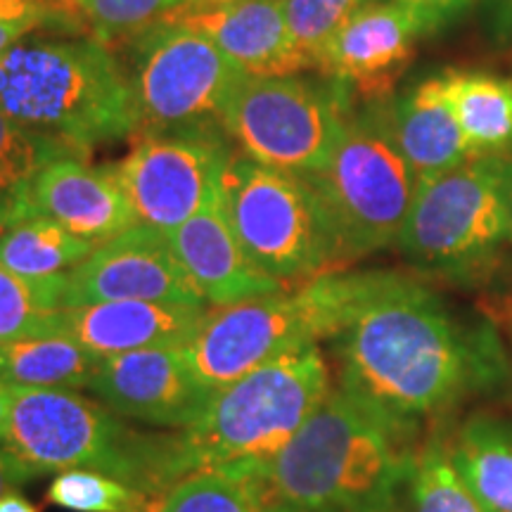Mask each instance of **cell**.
<instances>
[{"label": "cell", "instance_id": "cell-31", "mask_svg": "<svg viewBox=\"0 0 512 512\" xmlns=\"http://www.w3.org/2000/svg\"><path fill=\"white\" fill-rule=\"evenodd\" d=\"M370 3L373 0H285L287 29L309 69H318L332 38Z\"/></svg>", "mask_w": 512, "mask_h": 512}, {"label": "cell", "instance_id": "cell-7", "mask_svg": "<svg viewBox=\"0 0 512 512\" xmlns=\"http://www.w3.org/2000/svg\"><path fill=\"white\" fill-rule=\"evenodd\" d=\"M306 183L328 211L342 264L399 242L420 178L389 131L384 100L351 112L325 166Z\"/></svg>", "mask_w": 512, "mask_h": 512}, {"label": "cell", "instance_id": "cell-22", "mask_svg": "<svg viewBox=\"0 0 512 512\" xmlns=\"http://www.w3.org/2000/svg\"><path fill=\"white\" fill-rule=\"evenodd\" d=\"M448 93L472 157L512 150V79L482 69H446Z\"/></svg>", "mask_w": 512, "mask_h": 512}, {"label": "cell", "instance_id": "cell-11", "mask_svg": "<svg viewBox=\"0 0 512 512\" xmlns=\"http://www.w3.org/2000/svg\"><path fill=\"white\" fill-rule=\"evenodd\" d=\"M354 112L337 81L245 76L223 114V131L254 162L309 178L328 162Z\"/></svg>", "mask_w": 512, "mask_h": 512}, {"label": "cell", "instance_id": "cell-26", "mask_svg": "<svg viewBox=\"0 0 512 512\" xmlns=\"http://www.w3.org/2000/svg\"><path fill=\"white\" fill-rule=\"evenodd\" d=\"M268 503L266 465L235 463L181 479L164 496L159 512H261Z\"/></svg>", "mask_w": 512, "mask_h": 512}, {"label": "cell", "instance_id": "cell-25", "mask_svg": "<svg viewBox=\"0 0 512 512\" xmlns=\"http://www.w3.org/2000/svg\"><path fill=\"white\" fill-rule=\"evenodd\" d=\"M95 247L34 211L0 230V264L27 278H53L72 271Z\"/></svg>", "mask_w": 512, "mask_h": 512}, {"label": "cell", "instance_id": "cell-29", "mask_svg": "<svg viewBox=\"0 0 512 512\" xmlns=\"http://www.w3.org/2000/svg\"><path fill=\"white\" fill-rule=\"evenodd\" d=\"M413 512H486L453 463L446 441L432 437L415 456L411 479Z\"/></svg>", "mask_w": 512, "mask_h": 512}, {"label": "cell", "instance_id": "cell-35", "mask_svg": "<svg viewBox=\"0 0 512 512\" xmlns=\"http://www.w3.org/2000/svg\"><path fill=\"white\" fill-rule=\"evenodd\" d=\"M36 475L27 465H22L15 456H10L3 446H0V498L12 491H19V486L27 484Z\"/></svg>", "mask_w": 512, "mask_h": 512}, {"label": "cell", "instance_id": "cell-3", "mask_svg": "<svg viewBox=\"0 0 512 512\" xmlns=\"http://www.w3.org/2000/svg\"><path fill=\"white\" fill-rule=\"evenodd\" d=\"M0 114L86 157L95 145L133 138L124 64L86 36L29 34L0 55Z\"/></svg>", "mask_w": 512, "mask_h": 512}, {"label": "cell", "instance_id": "cell-16", "mask_svg": "<svg viewBox=\"0 0 512 512\" xmlns=\"http://www.w3.org/2000/svg\"><path fill=\"white\" fill-rule=\"evenodd\" d=\"M164 19L207 36L247 76H297L309 69L287 29L285 0L181 5Z\"/></svg>", "mask_w": 512, "mask_h": 512}, {"label": "cell", "instance_id": "cell-14", "mask_svg": "<svg viewBox=\"0 0 512 512\" xmlns=\"http://www.w3.org/2000/svg\"><path fill=\"white\" fill-rule=\"evenodd\" d=\"M88 392L121 418L166 430L192 425L214 396L190 370L183 347L105 356Z\"/></svg>", "mask_w": 512, "mask_h": 512}, {"label": "cell", "instance_id": "cell-9", "mask_svg": "<svg viewBox=\"0 0 512 512\" xmlns=\"http://www.w3.org/2000/svg\"><path fill=\"white\" fill-rule=\"evenodd\" d=\"M221 190L249 261L278 283H309L342 264L328 211L304 178L230 155Z\"/></svg>", "mask_w": 512, "mask_h": 512}, {"label": "cell", "instance_id": "cell-28", "mask_svg": "<svg viewBox=\"0 0 512 512\" xmlns=\"http://www.w3.org/2000/svg\"><path fill=\"white\" fill-rule=\"evenodd\" d=\"M185 0H67L62 12L72 22L74 34L95 38L110 48L131 41L145 29L181 8Z\"/></svg>", "mask_w": 512, "mask_h": 512}, {"label": "cell", "instance_id": "cell-10", "mask_svg": "<svg viewBox=\"0 0 512 512\" xmlns=\"http://www.w3.org/2000/svg\"><path fill=\"white\" fill-rule=\"evenodd\" d=\"M124 72L133 138L223 128L228 102L247 76L207 36L166 19L131 38Z\"/></svg>", "mask_w": 512, "mask_h": 512}, {"label": "cell", "instance_id": "cell-20", "mask_svg": "<svg viewBox=\"0 0 512 512\" xmlns=\"http://www.w3.org/2000/svg\"><path fill=\"white\" fill-rule=\"evenodd\" d=\"M389 131L420 181L475 159L448 93V72L413 83L399 98L384 100Z\"/></svg>", "mask_w": 512, "mask_h": 512}, {"label": "cell", "instance_id": "cell-12", "mask_svg": "<svg viewBox=\"0 0 512 512\" xmlns=\"http://www.w3.org/2000/svg\"><path fill=\"white\" fill-rule=\"evenodd\" d=\"M230 155L223 128L155 133L133 138L114 171L138 221L171 233L221 188Z\"/></svg>", "mask_w": 512, "mask_h": 512}, {"label": "cell", "instance_id": "cell-6", "mask_svg": "<svg viewBox=\"0 0 512 512\" xmlns=\"http://www.w3.org/2000/svg\"><path fill=\"white\" fill-rule=\"evenodd\" d=\"M366 273H325L292 292H273L211 306L188 344L185 361L197 380L221 389L294 349L332 339L366 285Z\"/></svg>", "mask_w": 512, "mask_h": 512}, {"label": "cell", "instance_id": "cell-21", "mask_svg": "<svg viewBox=\"0 0 512 512\" xmlns=\"http://www.w3.org/2000/svg\"><path fill=\"white\" fill-rule=\"evenodd\" d=\"M448 448L484 510L512 512V422L496 415H472Z\"/></svg>", "mask_w": 512, "mask_h": 512}, {"label": "cell", "instance_id": "cell-2", "mask_svg": "<svg viewBox=\"0 0 512 512\" xmlns=\"http://www.w3.org/2000/svg\"><path fill=\"white\" fill-rule=\"evenodd\" d=\"M415 456L411 432L337 387L266 465L268 491L297 512H394Z\"/></svg>", "mask_w": 512, "mask_h": 512}, {"label": "cell", "instance_id": "cell-15", "mask_svg": "<svg viewBox=\"0 0 512 512\" xmlns=\"http://www.w3.org/2000/svg\"><path fill=\"white\" fill-rule=\"evenodd\" d=\"M427 36H434V31L413 8L394 0H373L332 38L318 72L368 102L387 100Z\"/></svg>", "mask_w": 512, "mask_h": 512}, {"label": "cell", "instance_id": "cell-32", "mask_svg": "<svg viewBox=\"0 0 512 512\" xmlns=\"http://www.w3.org/2000/svg\"><path fill=\"white\" fill-rule=\"evenodd\" d=\"M38 29L74 34L67 17L48 0H0V55Z\"/></svg>", "mask_w": 512, "mask_h": 512}, {"label": "cell", "instance_id": "cell-39", "mask_svg": "<svg viewBox=\"0 0 512 512\" xmlns=\"http://www.w3.org/2000/svg\"><path fill=\"white\" fill-rule=\"evenodd\" d=\"M261 512H297V510L290 508V505H285V503L271 501L268 505H264V510H261Z\"/></svg>", "mask_w": 512, "mask_h": 512}, {"label": "cell", "instance_id": "cell-18", "mask_svg": "<svg viewBox=\"0 0 512 512\" xmlns=\"http://www.w3.org/2000/svg\"><path fill=\"white\" fill-rule=\"evenodd\" d=\"M31 211L93 245L140 223L114 166H91L81 157H60L43 166L31 188Z\"/></svg>", "mask_w": 512, "mask_h": 512}, {"label": "cell", "instance_id": "cell-33", "mask_svg": "<svg viewBox=\"0 0 512 512\" xmlns=\"http://www.w3.org/2000/svg\"><path fill=\"white\" fill-rule=\"evenodd\" d=\"M394 3L413 8L418 15L425 17L434 34H439L441 29H446L448 24H453L470 10L472 0H394Z\"/></svg>", "mask_w": 512, "mask_h": 512}, {"label": "cell", "instance_id": "cell-38", "mask_svg": "<svg viewBox=\"0 0 512 512\" xmlns=\"http://www.w3.org/2000/svg\"><path fill=\"white\" fill-rule=\"evenodd\" d=\"M508 216H510V235H508V242L512 245V157L508 159Z\"/></svg>", "mask_w": 512, "mask_h": 512}, {"label": "cell", "instance_id": "cell-17", "mask_svg": "<svg viewBox=\"0 0 512 512\" xmlns=\"http://www.w3.org/2000/svg\"><path fill=\"white\" fill-rule=\"evenodd\" d=\"M166 235L188 280L211 306L245 302L285 287L249 261L228 221L221 188Z\"/></svg>", "mask_w": 512, "mask_h": 512}, {"label": "cell", "instance_id": "cell-4", "mask_svg": "<svg viewBox=\"0 0 512 512\" xmlns=\"http://www.w3.org/2000/svg\"><path fill=\"white\" fill-rule=\"evenodd\" d=\"M0 446L36 477L91 470L157 498L181 482L174 434L133 430L105 403L74 389L12 387L8 432Z\"/></svg>", "mask_w": 512, "mask_h": 512}, {"label": "cell", "instance_id": "cell-23", "mask_svg": "<svg viewBox=\"0 0 512 512\" xmlns=\"http://www.w3.org/2000/svg\"><path fill=\"white\" fill-rule=\"evenodd\" d=\"M100 356L67 335L0 342V382L29 389H88Z\"/></svg>", "mask_w": 512, "mask_h": 512}, {"label": "cell", "instance_id": "cell-13", "mask_svg": "<svg viewBox=\"0 0 512 512\" xmlns=\"http://www.w3.org/2000/svg\"><path fill=\"white\" fill-rule=\"evenodd\" d=\"M100 302L207 304L178 264L169 235L138 223L64 273V309Z\"/></svg>", "mask_w": 512, "mask_h": 512}, {"label": "cell", "instance_id": "cell-36", "mask_svg": "<svg viewBox=\"0 0 512 512\" xmlns=\"http://www.w3.org/2000/svg\"><path fill=\"white\" fill-rule=\"evenodd\" d=\"M0 512H38V508L19 494V491H12V494H5L0 498Z\"/></svg>", "mask_w": 512, "mask_h": 512}, {"label": "cell", "instance_id": "cell-37", "mask_svg": "<svg viewBox=\"0 0 512 512\" xmlns=\"http://www.w3.org/2000/svg\"><path fill=\"white\" fill-rule=\"evenodd\" d=\"M10 406H12V387L0 382V444H3L5 432H8Z\"/></svg>", "mask_w": 512, "mask_h": 512}, {"label": "cell", "instance_id": "cell-34", "mask_svg": "<svg viewBox=\"0 0 512 512\" xmlns=\"http://www.w3.org/2000/svg\"><path fill=\"white\" fill-rule=\"evenodd\" d=\"M486 34L494 43L512 41V0H486Z\"/></svg>", "mask_w": 512, "mask_h": 512}, {"label": "cell", "instance_id": "cell-40", "mask_svg": "<svg viewBox=\"0 0 512 512\" xmlns=\"http://www.w3.org/2000/svg\"><path fill=\"white\" fill-rule=\"evenodd\" d=\"M48 3H50V5H53V8H55L57 12H62V8H64V3H67V0H48ZM62 15H64V12H62ZM64 17H67V15H64ZM67 22H69V19H67ZM69 24H72V22H69ZM72 31H74V27H72Z\"/></svg>", "mask_w": 512, "mask_h": 512}, {"label": "cell", "instance_id": "cell-24", "mask_svg": "<svg viewBox=\"0 0 512 512\" xmlns=\"http://www.w3.org/2000/svg\"><path fill=\"white\" fill-rule=\"evenodd\" d=\"M60 157L81 155L62 140L31 131L0 114V230L31 214L36 176Z\"/></svg>", "mask_w": 512, "mask_h": 512}, {"label": "cell", "instance_id": "cell-8", "mask_svg": "<svg viewBox=\"0 0 512 512\" xmlns=\"http://www.w3.org/2000/svg\"><path fill=\"white\" fill-rule=\"evenodd\" d=\"M508 159L475 157L425 178L396 247L420 273L470 280L508 245Z\"/></svg>", "mask_w": 512, "mask_h": 512}, {"label": "cell", "instance_id": "cell-5", "mask_svg": "<svg viewBox=\"0 0 512 512\" xmlns=\"http://www.w3.org/2000/svg\"><path fill=\"white\" fill-rule=\"evenodd\" d=\"M330 392V368L318 344L216 389L200 418L174 434L178 479L223 465L273 463Z\"/></svg>", "mask_w": 512, "mask_h": 512}, {"label": "cell", "instance_id": "cell-19", "mask_svg": "<svg viewBox=\"0 0 512 512\" xmlns=\"http://www.w3.org/2000/svg\"><path fill=\"white\" fill-rule=\"evenodd\" d=\"M207 304L100 302L67 306L57 318V335L72 337L95 356L183 347L207 316Z\"/></svg>", "mask_w": 512, "mask_h": 512}, {"label": "cell", "instance_id": "cell-1", "mask_svg": "<svg viewBox=\"0 0 512 512\" xmlns=\"http://www.w3.org/2000/svg\"><path fill=\"white\" fill-rule=\"evenodd\" d=\"M330 342L339 389L411 434L508 375L486 320L456 316L437 292L401 273L368 271Z\"/></svg>", "mask_w": 512, "mask_h": 512}, {"label": "cell", "instance_id": "cell-27", "mask_svg": "<svg viewBox=\"0 0 512 512\" xmlns=\"http://www.w3.org/2000/svg\"><path fill=\"white\" fill-rule=\"evenodd\" d=\"M64 309V273L27 278L0 264V342L57 335Z\"/></svg>", "mask_w": 512, "mask_h": 512}, {"label": "cell", "instance_id": "cell-41", "mask_svg": "<svg viewBox=\"0 0 512 512\" xmlns=\"http://www.w3.org/2000/svg\"><path fill=\"white\" fill-rule=\"evenodd\" d=\"M209 3H223V0H185L183 5H209Z\"/></svg>", "mask_w": 512, "mask_h": 512}, {"label": "cell", "instance_id": "cell-30", "mask_svg": "<svg viewBox=\"0 0 512 512\" xmlns=\"http://www.w3.org/2000/svg\"><path fill=\"white\" fill-rule=\"evenodd\" d=\"M48 501L72 512H159L164 498L91 470L57 472Z\"/></svg>", "mask_w": 512, "mask_h": 512}]
</instances>
